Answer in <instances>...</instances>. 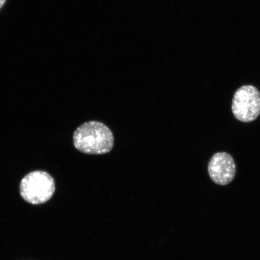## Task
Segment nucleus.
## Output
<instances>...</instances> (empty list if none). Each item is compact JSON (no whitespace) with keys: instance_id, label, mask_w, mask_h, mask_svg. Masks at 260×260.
Listing matches in <instances>:
<instances>
[{"instance_id":"obj_3","label":"nucleus","mask_w":260,"mask_h":260,"mask_svg":"<svg viewBox=\"0 0 260 260\" xmlns=\"http://www.w3.org/2000/svg\"><path fill=\"white\" fill-rule=\"evenodd\" d=\"M232 109L234 116L239 121H255L260 114L259 91L251 85L240 87L234 95Z\"/></svg>"},{"instance_id":"obj_1","label":"nucleus","mask_w":260,"mask_h":260,"mask_svg":"<svg viewBox=\"0 0 260 260\" xmlns=\"http://www.w3.org/2000/svg\"><path fill=\"white\" fill-rule=\"evenodd\" d=\"M114 141L113 133L108 126L96 121L84 123L73 135L75 148L86 154L109 153L113 149Z\"/></svg>"},{"instance_id":"obj_2","label":"nucleus","mask_w":260,"mask_h":260,"mask_svg":"<svg viewBox=\"0 0 260 260\" xmlns=\"http://www.w3.org/2000/svg\"><path fill=\"white\" fill-rule=\"evenodd\" d=\"M19 189L21 196L26 202L39 205L51 199L56 186L53 178L47 172L36 171L22 178Z\"/></svg>"},{"instance_id":"obj_5","label":"nucleus","mask_w":260,"mask_h":260,"mask_svg":"<svg viewBox=\"0 0 260 260\" xmlns=\"http://www.w3.org/2000/svg\"><path fill=\"white\" fill-rule=\"evenodd\" d=\"M6 0H0V9L5 5Z\"/></svg>"},{"instance_id":"obj_4","label":"nucleus","mask_w":260,"mask_h":260,"mask_svg":"<svg viewBox=\"0 0 260 260\" xmlns=\"http://www.w3.org/2000/svg\"><path fill=\"white\" fill-rule=\"evenodd\" d=\"M208 171L214 183L225 186L235 178L236 172L235 160L232 156L226 152H217L210 159Z\"/></svg>"}]
</instances>
